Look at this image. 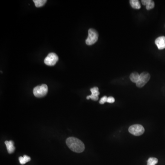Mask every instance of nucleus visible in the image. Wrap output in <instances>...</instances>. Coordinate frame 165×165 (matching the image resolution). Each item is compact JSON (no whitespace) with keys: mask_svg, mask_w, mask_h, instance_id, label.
Returning <instances> with one entry per match:
<instances>
[{"mask_svg":"<svg viewBox=\"0 0 165 165\" xmlns=\"http://www.w3.org/2000/svg\"><path fill=\"white\" fill-rule=\"evenodd\" d=\"M48 92V87L45 84H43L40 86H37L34 88L33 93L34 96L38 98L43 97Z\"/></svg>","mask_w":165,"mask_h":165,"instance_id":"7ed1b4c3","label":"nucleus"},{"mask_svg":"<svg viewBox=\"0 0 165 165\" xmlns=\"http://www.w3.org/2000/svg\"><path fill=\"white\" fill-rule=\"evenodd\" d=\"M33 1L36 7H40L43 6L45 4L47 1L46 0H33Z\"/></svg>","mask_w":165,"mask_h":165,"instance_id":"f8f14e48","label":"nucleus"},{"mask_svg":"<svg viewBox=\"0 0 165 165\" xmlns=\"http://www.w3.org/2000/svg\"><path fill=\"white\" fill-rule=\"evenodd\" d=\"M130 4L131 7L135 9H139L141 8V5L140 1L138 0H131L130 1Z\"/></svg>","mask_w":165,"mask_h":165,"instance_id":"9b49d317","label":"nucleus"},{"mask_svg":"<svg viewBox=\"0 0 165 165\" xmlns=\"http://www.w3.org/2000/svg\"><path fill=\"white\" fill-rule=\"evenodd\" d=\"M66 143L69 149L75 152L81 153L85 149L84 143L76 138H68L66 140Z\"/></svg>","mask_w":165,"mask_h":165,"instance_id":"f257e3e1","label":"nucleus"},{"mask_svg":"<svg viewBox=\"0 0 165 165\" xmlns=\"http://www.w3.org/2000/svg\"><path fill=\"white\" fill-rule=\"evenodd\" d=\"M19 161L20 164H22V165H24V164L26 163L25 159H24V157H22V156L19 157Z\"/></svg>","mask_w":165,"mask_h":165,"instance_id":"6ab92c4d","label":"nucleus"},{"mask_svg":"<svg viewBox=\"0 0 165 165\" xmlns=\"http://www.w3.org/2000/svg\"><path fill=\"white\" fill-rule=\"evenodd\" d=\"M98 39V33L93 29H90L88 31V37L86 39V44L88 45H91L97 42Z\"/></svg>","mask_w":165,"mask_h":165,"instance_id":"f03ea898","label":"nucleus"},{"mask_svg":"<svg viewBox=\"0 0 165 165\" xmlns=\"http://www.w3.org/2000/svg\"><path fill=\"white\" fill-rule=\"evenodd\" d=\"M151 1V0H142L141 1L142 3L144 6H147L149 4Z\"/></svg>","mask_w":165,"mask_h":165,"instance_id":"a211bd4d","label":"nucleus"},{"mask_svg":"<svg viewBox=\"0 0 165 165\" xmlns=\"http://www.w3.org/2000/svg\"><path fill=\"white\" fill-rule=\"evenodd\" d=\"M150 74L146 72L142 73L140 75V80L146 84L150 79Z\"/></svg>","mask_w":165,"mask_h":165,"instance_id":"1a4fd4ad","label":"nucleus"},{"mask_svg":"<svg viewBox=\"0 0 165 165\" xmlns=\"http://www.w3.org/2000/svg\"><path fill=\"white\" fill-rule=\"evenodd\" d=\"M146 83L143 82L142 81L140 80H139L136 83V85L139 88H142L145 85H146Z\"/></svg>","mask_w":165,"mask_h":165,"instance_id":"4468645a","label":"nucleus"},{"mask_svg":"<svg viewBox=\"0 0 165 165\" xmlns=\"http://www.w3.org/2000/svg\"><path fill=\"white\" fill-rule=\"evenodd\" d=\"M58 60V57L56 53H50L45 57L44 62L48 66H54L56 64Z\"/></svg>","mask_w":165,"mask_h":165,"instance_id":"39448f33","label":"nucleus"},{"mask_svg":"<svg viewBox=\"0 0 165 165\" xmlns=\"http://www.w3.org/2000/svg\"><path fill=\"white\" fill-rule=\"evenodd\" d=\"M155 7V3L154 2V1H150V3H149L148 5L146 6V8L147 10H149L150 9H153Z\"/></svg>","mask_w":165,"mask_h":165,"instance_id":"2eb2a0df","label":"nucleus"},{"mask_svg":"<svg viewBox=\"0 0 165 165\" xmlns=\"http://www.w3.org/2000/svg\"><path fill=\"white\" fill-rule=\"evenodd\" d=\"M107 98H108V97H107V96H103V97L101 98V99L100 100V104H104L106 102H107Z\"/></svg>","mask_w":165,"mask_h":165,"instance_id":"dca6fc26","label":"nucleus"},{"mask_svg":"<svg viewBox=\"0 0 165 165\" xmlns=\"http://www.w3.org/2000/svg\"><path fill=\"white\" fill-rule=\"evenodd\" d=\"M24 158L26 163L27 162H29V161H30L31 160L30 157H29V156H27V155H24Z\"/></svg>","mask_w":165,"mask_h":165,"instance_id":"aec40b11","label":"nucleus"},{"mask_svg":"<svg viewBox=\"0 0 165 165\" xmlns=\"http://www.w3.org/2000/svg\"><path fill=\"white\" fill-rule=\"evenodd\" d=\"M155 44L159 50L165 48V36H162L157 38L155 40Z\"/></svg>","mask_w":165,"mask_h":165,"instance_id":"0eeeda50","label":"nucleus"},{"mask_svg":"<svg viewBox=\"0 0 165 165\" xmlns=\"http://www.w3.org/2000/svg\"><path fill=\"white\" fill-rule=\"evenodd\" d=\"M129 133L135 136H140L143 134L144 129L141 125L135 124L129 128Z\"/></svg>","mask_w":165,"mask_h":165,"instance_id":"20e7f679","label":"nucleus"},{"mask_svg":"<svg viewBox=\"0 0 165 165\" xmlns=\"http://www.w3.org/2000/svg\"><path fill=\"white\" fill-rule=\"evenodd\" d=\"M114 102H115V99L113 97L110 96V97H109L107 98V102H108V103H113Z\"/></svg>","mask_w":165,"mask_h":165,"instance_id":"f3484780","label":"nucleus"},{"mask_svg":"<svg viewBox=\"0 0 165 165\" xmlns=\"http://www.w3.org/2000/svg\"><path fill=\"white\" fill-rule=\"evenodd\" d=\"M158 160L157 158L150 157L147 161V165H155L158 163Z\"/></svg>","mask_w":165,"mask_h":165,"instance_id":"ddd939ff","label":"nucleus"},{"mask_svg":"<svg viewBox=\"0 0 165 165\" xmlns=\"http://www.w3.org/2000/svg\"><path fill=\"white\" fill-rule=\"evenodd\" d=\"M91 95L87 96V99L88 100L89 99H91L94 101L97 100L99 99L98 95L100 94L98 88L97 87L92 88H91Z\"/></svg>","mask_w":165,"mask_h":165,"instance_id":"423d86ee","label":"nucleus"},{"mask_svg":"<svg viewBox=\"0 0 165 165\" xmlns=\"http://www.w3.org/2000/svg\"><path fill=\"white\" fill-rule=\"evenodd\" d=\"M140 74L137 72H134L132 74H131L130 75V79L133 82L136 83L138 81L140 80Z\"/></svg>","mask_w":165,"mask_h":165,"instance_id":"9d476101","label":"nucleus"},{"mask_svg":"<svg viewBox=\"0 0 165 165\" xmlns=\"http://www.w3.org/2000/svg\"><path fill=\"white\" fill-rule=\"evenodd\" d=\"M5 143L7 146V150L8 151V153H13L15 149V147L14 146L13 141L12 140L9 141H6L5 142Z\"/></svg>","mask_w":165,"mask_h":165,"instance_id":"6e6552de","label":"nucleus"}]
</instances>
